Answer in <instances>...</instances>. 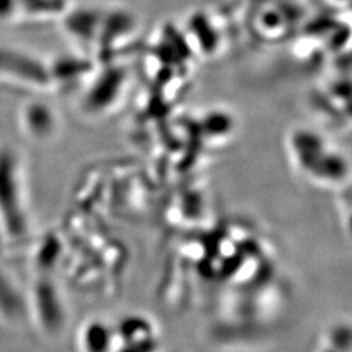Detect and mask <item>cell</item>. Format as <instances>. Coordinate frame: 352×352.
<instances>
[{
    "label": "cell",
    "instance_id": "7a4b0ae2",
    "mask_svg": "<svg viewBox=\"0 0 352 352\" xmlns=\"http://www.w3.org/2000/svg\"><path fill=\"white\" fill-rule=\"evenodd\" d=\"M317 352H352V325L340 322L329 327Z\"/></svg>",
    "mask_w": 352,
    "mask_h": 352
},
{
    "label": "cell",
    "instance_id": "6da1fadb",
    "mask_svg": "<svg viewBox=\"0 0 352 352\" xmlns=\"http://www.w3.org/2000/svg\"><path fill=\"white\" fill-rule=\"evenodd\" d=\"M289 145L296 170L312 183L322 187H337L344 184L351 176L349 158L315 133L296 132Z\"/></svg>",
    "mask_w": 352,
    "mask_h": 352
}]
</instances>
